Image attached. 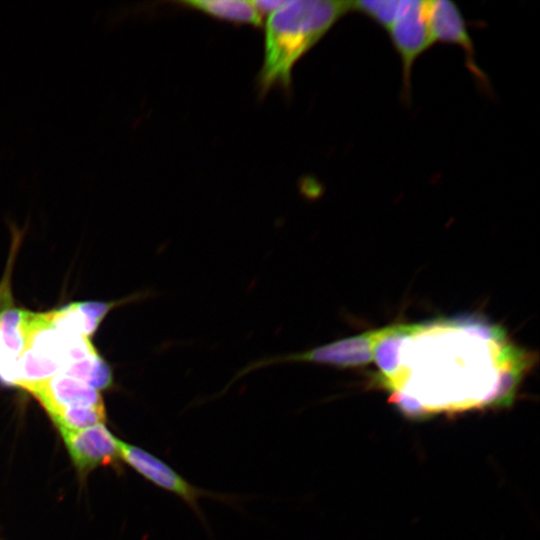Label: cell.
I'll return each instance as SVG.
<instances>
[{
    "label": "cell",
    "instance_id": "6da1fadb",
    "mask_svg": "<svg viewBox=\"0 0 540 540\" xmlns=\"http://www.w3.org/2000/svg\"><path fill=\"white\" fill-rule=\"evenodd\" d=\"M377 384L407 417L509 405L531 354L476 319L400 324L375 353Z\"/></svg>",
    "mask_w": 540,
    "mask_h": 540
},
{
    "label": "cell",
    "instance_id": "7a4b0ae2",
    "mask_svg": "<svg viewBox=\"0 0 540 540\" xmlns=\"http://www.w3.org/2000/svg\"><path fill=\"white\" fill-rule=\"evenodd\" d=\"M349 12L352 1L298 0L270 14L257 81L259 95L264 97L274 86L290 91L295 64Z\"/></svg>",
    "mask_w": 540,
    "mask_h": 540
},
{
    "label": "cell",
    "instance_id": "3957f363",
    "mask_svg": "<svg viewBox=\"0 0 540 540\" xmlns=\"http://www.w3.org/2000/svg\"><path fill=\"white\" fill-rule=\"evenodd\" d=\"M90 348V338L63 333L50 324L47 312H34L19 359L15 387L26 390L37 382L62 373L67 366L86 357Z\"/></svg>",
    "mask_w": 540,
    "mask_h": 540
},
{
    "label": "cell",
    "instance_id": "277c9868",
    "mask_svg": "<svg viewBox=\"0 0 540 540\" xmlns=\"http://www.w3.org/2000/svg\"><path fill=\"white\" fill-rule=\"evenodd\" d=\"M398 328L399 324H393L306 351L260 359L243 368L232 381L256 369L279 363H314L338 368H355L367 365L375 360V353L379 345L393 335Z\"/></svg>",
    "mask_w": 540,
    "mask_h": 540
},
{
    "label": "cell",
    "instance_id": "5b68a950",
    "mask_svg": "<svg viewBox=\"0 0 540 540\" xmlns=\"http://www.w3.org/2000/svg\"><path fill=\"white\" fill-rule=\"evenodd\" d=\"M402 64L403 97H411L412 68L435 43L429 26L427 1L403 0L400 12L385 30Z\"/></svg>",
    "mask_w": 540,
    "mask_h": 540
},
{
    "label": "cell",
    "instance_id": "8992f818",
    "mask_svg": "<svg viewBox=\"0 0 540 540\" xmlns=\"http://www.w3.org/2000/svg\"><path fill=\"white\" fill-rule=\"evenodd\" d=\"M119 451L121 460L158 488L181 498L202 521L204 516L199 506L200 499L210 498L219 501L232 499L227 495L191 484L167 463L141 447L119 439Z\"/></svg>",
    "mask_w": 540,
    "mask_h": 540
},
{
    "label": "cell",
    "instance_id": "52a82bcc",
    "mask_svg": "<svg viewBox=\"0 0 540 540\" xmlns=\"http://www.w3.org/2000/svg\"><path fill=\"white\" fill-rule=\"evenodd\" d=\"M427 14L434 43L459 46L465 54L469 71L477 79L478 84L488 90V79L476 63L472 38L459 7L449 0H429Z\"/></svg>",
    "mask_w": 540,
    "mask_h": 540
},
{
    "label": "cell",
    "instance_id": "ba28073f",
    "mask_svg": "<svg viewBox=\"0 0 540 540\" xmlns=\"http://www.w3.org/2000/svg\"><path fill=\"white\" fill-rule=\"evenodd\" d=\"M78 472L87 474L102 465H114L120 459L119 439L104 424L84 430L58 429Z\"/></svg>",
    "mask_w": 540,
    "mask_h": 540
},
{
    "label": "cell",
    "instance_id": "9c48e42d",
    "mask_svg": "<svg viewBox=\"0 0 540 540\" xmlns=\"http://www.w3.org/2000/svg\"><path fill=\"white\" fill-rule=\"evenodd\" d=\"M26 391L34 396L49 416L66 409L104 405L98 390L62 373L31 385Z\"/></svg>",
    "mask_w": 540,
    "mask_h": 540
},
{
    "label": "cell",
    "instance_id": "30bf717a",
    "mask_svg": "<svg viewBox=\"0 0 540 540\" xmlns=\"http://www.w3.org/2000/svg\"><path fill=\"white\" fill-rule=\"evenodd\" d=\"M32 311L8 306L0 312V382L15 386L19 359L31 329Z\"/></svg>",
    "mask_w": 540,
    "mask_h": 540
},
{
    "label": "cell",
    "instance_id": "8fae6325",
    "mask_svg": "<svg viewBox=\"0 0 540 540\" xmlns=\"http://www.w3.org/2000/svg\"><path fill=\"white\" fill-rule=\"evenodd\" d=\"M147 293H137L126 298L110 301H84L66 304L56 310L48 311L50 324L57 330L90 338L110 310L118 305L146 297Z\"/></svg>",
    "mask_w": 540,
    "mask_h": 540
},
{
    "label": "cell",
    "instance_id": "7c38bea8",
    "mask_svg": "<svg viewBox=\"0 0 540 540\" xmlns=\"http://www.w3.org/2000/svg\"><path fill=\"white\" fill-rule=\"evenodd\" d=\"M176 4L199 11L214 19L260 27L262 19L251 1L244 0H182Z\"/></svg>",
    "mask_w": 540,
    "mask_h": 540
},
{
    "label": "cell",
    "instance_id": "4fadbf2b",
    "mask_svg": "<svg viewBox=\"0 0 540 540\" xmlns=\"http://www.w3.org/2000/svg\"><path fill=\"white\" fill-rule=\"evenodd\" d=\"M62 374L76 378L98 391L113 385L112 370L99 353L70 364Z\"/></svg>",
    "mask_w": 540,
    "mask_h": 540
},
{
    "label": "cell",
    "instance_id": "5bb4252c",
    "mask_svg": "<svg viewBox=\"0 0 540 540\" xmlns=\"http://www.w3.org/2000/svg\"><path fill=\"white\" fill-rule=\"evenodd\" d=\"M58 429L84 430L106 421V412L103 406L77 407L60 411L50 416Z\"/></svg>",
    "mask_w": 540,
    "mask_h": 540
},
{
    "label": "cell",
    "instance_id": "9a60e30c",
    "mask_svg": "<svg viewBox=\"0 0 540 540\" xmlns=\"http://www.w3.org/2000/svg\"><path fill=\"white\" fill-rule=\"evenodd\" d=\"M256 10L262 16V14H267L268 16L278 9L285 6L289 1L287 0H256L251 1Z\"/></svg>",
    "mask_w": 540,
    "mask_h": 540
},
{
    "label": "cell",
    "instance_id": "2e32d148",
    "mask_svg": "<svg viewBox=\"0 0 540 540\" xmlns=\"http://www.w3.org/2000/svg\"><path fill=\"white\" fill-rule=\"evenodd\" d=\"M10 274L11 271L8 270L4 279L0 283V312L8 306H11L12 294L10 286Z\"/></svg>",
    "mask_w": 540,
    "mask_h": 540
}]
</instances>
